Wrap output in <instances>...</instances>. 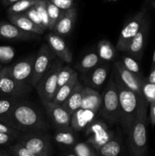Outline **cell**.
<instances>
[{
	"label": "cell",
	"mask_w": 155,
	"mask_h": 156,
	"mask_svg": "<svg viewBox=\"0 0 155 156\" xmlns=\"http://www.w3.org/2000/svg\"><path fill=\"white\" fill-rule=\"evenodd\" d=\"M0 133H4L9 134V135H12L14 136L17 137V138H19L21 136V135L22 134V133L19 132L17 129H14L12 126H9V125L5 124V123H2V122L0 121Z\"/></svg>",
	"instance_id": "obj_41"
},
{
	"label": "cell",
	"mask_w": 155,
	"mask_h": 156,
	"mask_svg": "<svg viewBox=\"0 0 155 156\" xmlns=\"http://www.w3.org/2000/svg\"><path fill=\"white\" fill-rule=\"evenodd\" d=\"M114 76L119 99V123L122 130L127 135L135 122L140 103L144 97L140 96L126 87L120 80L119 76L115 70H114Z\"/></svg>",
	"instance_id": "obj_2"
},
{
	"label": "cell",
	"mask_w": 155,
	"mask_h": 156,
	"mask_svg": "<svg viewBox=\"0 0 155 156\" xmlns=\"http://www.w3.org/2000/svg\"><path fill=\"white\" fill-rule=\"evenodd\" d=\"M114 68L118 73L120 80L126 87L139 94L140 96H143L141 93V84L144 78L140 77L129 71L122 65L121 60H117L114 62Z\"/></svg>",
	"instance_id": "obj_14"
},
{
	"label": "cell",
	"mask_w": 155,
	"mask_h": 156,
	"mask_svg": "<svg viewBox=\"0 0 155 156\" xmlns=\"http://www.w3.org/2000/svg\"><path fill=\"white\" fill-rule=\"evenodd\" d=\"M8 152L12 156H38L18 142L10 145L8 147Z\"/></svg>",
	"instance_id": "obj_35"
},
{
	"label": "cell",
	"mask_w": 155,
	"mask_h": 156,
	"mask_svg": "<svg viewBox=\"0 0 155 156\" xmlns=\"http://www.w3.org/2000/svg\"><path fill=\"white\" fill-rule=\"evenodd\" d=\"M34 60L35 56H30L9 66L13 77L21 83L31 85Z\"/></svg>",
	"instance_id": "obj_13"
},
{
	"label": "cell",
	"mask_w": 155,
	"mask_h": 156,
	"mask_svg": "<svg viewBox=\"0 0 155 156\" xmlns=\"http://www.w3.org/2000/svg\"><path fill=\"white\" fill-rule=\"evenodd\" d=\"M75 133L71 126L68 127L56 129L53 139L55 142L60 146L72 148L77 143V136Z\"/></svg>",
	"instance_id": "obj_22"
},
{
	"label": "cell",
	"mask_w": 155,
	"mask_h": 156,
	"mask_svg": "<svg viewBox=\"0 0 155 156\" xmlns=\"http://www.w3.org/2000/svg\"><path fill=\"white\" fill-rule=\"evenodd\" d=\"M101 104L102 95L99 91L88 86H84L83 101L81 108L97 114L100 111Z\"/></svg>",
	"instance_id": "obj_19"
},
{
	"label": "cell",
	"mask_w": 155,
	"mask_h": 156,
	"mask_svg": "<svg viewBox=\"0 0 155 156\" xmlns=\"http://www.w3.org/2000/svg\"><path fill=\"white\" fill-rule=\"evenodd\" d=\"M147 101L143 98L135 122L127 134L129 156H147Z\"/></svg>",
	"instance_id": "obj_3"
},
{
	"label": "cell",
	"mask_w": 155,
	"mask_h": 156,
	"mask_svg": "<svg viewBox=\"0 0 155 156\" xmlns=\"http://www.w3.org/2000/svg\"><path fill=\"white\" fill-rule=\"evenodd\" d=\"M109 72V62H101L96 68L87 73L84 77L85 85L95 90L100 89L107 79Z\"/></svg>",
	"instance_id": "obj_16"
},
{
	"label": "cell",
	"mask_w": 155,
	"mask_h": 156,
	"mask_svg": "<svg viewBox=\"0 0 155 156\" xmlns=\"http://www.w3.org/2000/svg\"><path fill=\"white\" fill-rule=\"evenodd\" d=\"M155 67V49L154 51H153V57H152V63H151V69L154 68Z\"/></svg>",
	"instance_id": "obj_47"
},
{
	"label": "cell",
	"mask_w": 155,
	"mask_h": 156,
	"mask_svg": "<svg viewBox=\"0 0 155 156\" xmlns=\"http://www.w3.org/2000/svg\"><path fill=\"white\" fill-rule=\"evenodd\" d=\"M121 62L122 63V65L129 71L132 72L134 74L137 75V76H140V77H142L139 63L138 62V60H136L135 58L132 57V56L128 54L124 55L122 57Z\"/></svg>",
	"instance_id": "obj_33"
},
{
	"label": "cell",
	"mask_w": 155,
	"mask_h": 156,
	"mask_svg": "<svg viewBox=\"0 0 155 156\" xmlns=\"http://www.w3.org/2000/svg\"><path fill=\"white\" fill-rule=\"evenodd\" d=\"M149 26H150V21H149L148 16H147L140 30L132 40L127 50L125 52L126 54L135 58L138 61L142 59L143 53L148 34Z\"/></svg>",
	"instance_id": "obj_11"
},
{
	"label": "cell",
	"mask_w": 155,
	"mask_h": 156,
	"mask_svg": "<svg viewBox=\"0 0 155 156\" xmlns=\"http://www.w3.org/2000/svg\"><path fill=\"white\" fill-rule=\"evenodd\" d=\"M114 136H115L114 131L109 129L108 130L105 131L104 133H102L89 136L86 142L89 143L90 145H91L96 149V151H97L102 146H104L106 143H108Z\"/></svg>",
	"instance_id": "obj_27"
},
{
	"label": "cell",
	"mask_w": 155,
	"mask_h": 156,
	"mask_svg": "<svg viewBox=\"0 0 155 156\" xmlns=\"http://www.w3.org/2000/svg\"><path fill=\"white\" fill-rule=\"evenodd\" d=\"M107 1H109V2H115V1H117V0H107Z\"/></svg>",
	"instance_id": "obj_51"
},
{
	"label": "cell",
	"mask_w": 155,
	"mask_h": 156,
	"mask_svg": "<svg viewBox=\"0 0 155 156\" xmlns=\"http://www.w3.org/2000/svg\"><path fill=\"white\" fill-rule=\"evenodd\" d=\"M63 63V61L59 58H56L52 66L46 72L36 84L35 88L41 101H53L58 89V75Z\"/></svg>",
	"instance_id": "obj_5"
},
{
	"label": "cell",
	"mask_w": 155,
	"mask_h": 156,
	"mask_svg": "<svg viewBox=\"0 0 155 156\" xmlns=\"http://www.w3.org/2000/svg\"><path fill=\"white\" fill-rule=\"evenodd\" d=\"M34 7L36 8V11L39 14L43 27L45 30H49V17L48 13H47L46 0H39L34 5Z\"/></svg>",
	"instance_id": "obj_36"
},
{
	"label": "cell",
	"mask_w": 155,
	"mask_h": 156,
	"mask_svg": "<svg viewBox=\"0 0 155 156\" xmlns=\"http://www.w3.org/2000/svg\"><path fill=\"white\" fill-rule=\"evenodd\" d=\"M15 50L11 46H0V63L8 64L14 59Z\"/></svg>",
	"instance_id": "obj_38"
},
{
	"label": "cell",
	"mask_w": 155,
	"mask_h": 156,
	"mask_svg": "<svg viewBox=\"0 0 155 156\" xmlns=\"http://www.w3.org/2000/svg\"><path fill=\"white\" fill-rule=\"evenodd\" d=\"M150 105V123L155 125V102L149 104Z\"/></svg>",
	"instance_id": "obj_43"
},
{
	"label": "cell",
	"mask_w": 155,
	"mask_h": 156,
	"mask_svg": "<svg viewBox=\"0 0 155 156\" xmlns=\"http://www.w3.org/2000/svg\"><path fill=\"white\" fill-rule=\"evenodd\" d=\"M8 18L11 23L25 31L42 35L46 30L42 27L33 23L24 13L8 15Z\"/></svg>",
	"instance_id": "obj_18"
},
{
	"label": "cell",
	"mask_w": 155,
	"mask_h": 156,
	"mask_svg": "<svg viewBox=\"0 0 155 156\" xmlns=\"http://www.w3.org/2000/svg\"><path fill=\"white\" fill-rule=\"evenodd\" d=\"M46 2L47 13L49 17V30H52L59 18L63 15L65 11L59 9L50 0H46Z\"/></svg>",
	"instance_id": "obj_28"
},
{
	"label": "cell",
	"mask_w": 155,
	"mask_h": 156,
	"mask_svg": "<svg viewBox=\"0 0 155 156\" xmlns=\"http://www.w3.org/2000/svg\"><path fill=\"white\" fill-rule=\"evenodd\" d=\"M1 122L22 133L44 131L49 125L42 113L33 104L21 98L10 113Z\"/></svg>",
	"instance_id": "obj_1"
},
{
	"label": "cell",
	"mask_w": 155,
	"mask_h": 156,
	"mask_svg": "<svg viewBox=\"0 0 155 156\" xmlns=\"http://www.w3.org/2000/svg\"><path fill=\"white\" fill-rule=\"evenodd\" d=\"M141 93L148 104L155 102V84L150 83L144 78L141 84Z\"/></svg>",
	"instance_id": "obj_34"
},
{
	"label": "cell",
	"mask_w": 155,
	"mask_h": 156,
	"mask_svg": "<svg viewBox=\"0 0 155 156\" xmlns=\"http://www.w3.org/2000/svg\"><path fill=\"white\" fill-rule=\"evenodd\" d=\"M39 0H19L9 7L8 15L24 13L27 10L34 6Z\"/></svg>",
	"instance_id": "obj_29"
},
{
	"label": "cell",
	"mask_w": 155,
	"mask_h": 156,
	"mask_svg": "<svg viewBox=\"0 0 155 156\" xmlns=\"http://www.w3.org/2000/svg\"><path fill=\"white\" fill-rule=\"evenodd\" d=\"M18 138L12 135L4 133H0V146H7L11 145L15 141H17Z\"/></svg>",
	"instance_id": "obj_42"
},
{
	"label": "cell",
	"mask_w": 155,
	"mask_h": 156,
	"mask_svg": "<svg viewBox=\"0 0 155 156\" xmlns=\"http://www.w3.org/2000/svg\"><path fill=\"white\" fill-rule=\"evenodd\" d=\"M147 16V9L143 8L126 22L122 29L115 45L117 51L126 52L129 44L140 30Z\"/></svg>",
	"instance_id": "obj_8"
},
{
	"label": "cell",
	"mask_w": 155,
	"mask_h": 156,
	"mask_svg": "<svg viewBox=\"0 0 155 156\" xmlns=\"http://www.w3.org/2000/svg\"><path fill=\"white\" fill-rule=\"evenodd\" d=\"M146 80L147 81L150 83H153L155 84V67L154 68H152L150 69V74L148 75L147 78H145Z\"/></svg>",
	"instance_id": "obj_44"
},
{
	"label": "cell",
	"mask_w": 155,
	"mask_h": 156,
	"mask_svg": "<svg viewBox=\"0 0 155 156\" xmlns=\"http://www.w3.org/2000/svg\"><path fill=\"white\" fill-rule=\"evenodd\" d=\"M84 92V85L79 82L73 90L71 94L68 96V98L62 105L70 114H72L74 111L81 107Z\"/></svg>",
	"instance_id": "obj_21"
},
{
	"label": "cell",
	"mask_w": 155,
	"mask_h": 156,
	"mask_svg": "<svg viewBox=\"0 0 155 156\" xmlns=\"http://www.w3.org/2000/svg\"><path fill=\"white\" fill-rule=\"evenodd\" d=\"M31 85L18 82L11 73L9 66H3L0 72V96L24 98L31 91Z\"/></svg>",
	"instance_id": "obj_7"
},
{
	"label": "cell",
	"mask_w": 155,
	"mask_h": 156,
	"mask_svg": "<svg viewBox=\"0 0 155 156\" xmlns=\"http://www.w3.org/2000/svg\"><path fill=\"white\" fill-rule=\"evenodd\" d=\"M97 53L101 62H109L115 59L117 55V50L110 41L101 40L97 44Z\"/></svg>",
	"instance_id": "obj_24"
},
{
	"label": "cell",
	"mask_w": 155,
	"mask_h": 156,
	"mask_svg": "<svg viewBox=\"0 0 155 156\" xmlns=\"http://www.w3.org/2000/svg\"><path fill=\"white\" fill-rule=\"evenodd\" d=\"M75 70L73 69L70 66H62L60 71H59V75H58L57 88H59L61 86L65 85V84L71 79V76L74 75V73H75Z\"/></svg>",
	"instance_id": "obj_37"
},
{
	"label": "cell",
	"mask_w": 155,
	"mask_h": 156,
	"mask_svg": "<svg viewBox=\"0 0 155 156\" xmlns=\"http://www.w3.org/2000/svg\"><path fill=\"white\" fill-rule=\"evenodd\" d=\"M109 129V126L106 121L102 120H93L88 123L85 129V135L89 136L91 135L100 134Z\"/></svg>",
	"instance_id": "obj_30"
},
{
	"label": "cell",
	"mask_w": 155,
	"mask_h": 156,
	"mask_svg": "<svg viewBox=\"0 0 155 156\" xmlns=\"http://www.w3.org/2000/svg\"><path fill=\"white\" fill-rule=\"evenodd\" d=\"M79 83L78 81V72H75L74 73L71 79L62 86L58 88L57 91H56L55 97L53 98V102L57 105H62L64 102L65 101L68 96L71 94L73 90L76 87V85Z\"/></svg>",
	"instance_id": "obj_23"
},
{
	"label": "cell",
	"mask_w": 155,
	"mask_h": 156,
	"mask_svg": "<svg viewBox=\"0 0 155 156\" xmlns=\"http://www.w3.org/2000/svg\"><path fill=\"white\" fill-rule=\"evenodd\" d=\"M24 14H25V15H27L33 23H35L36 24H37V25L43 27L42 22H41V19L40 18V15L34 6H33V7H31L30 9H29L28 10L26 11V12H24Z\"/></svg>",
	"instance_id": "obj_40"
},
{
	"label": "cell",
	"mask_w": 155,
	"mask_h": 156,
	"mask_svg": "<svg viewBox=\"0 0 155 156\" xmlns=\"http://www.w3.org/2000/svg\"><path fill=\"white\" fill-rule=\"evenodd\" d=\"M2 68H3V66H2V64H1V63H0V72H1V70L2 69Z\"/></svg>",
	"instance_id": "obj_50"
},
{
	"label": "cell",
	"mask_w": 155,
	"mask_h": 156,
	"mask_svg": "<svg viewBox=\"0 0 155 156\" xmlns=\"http://www.w3.org/2000/svg\"><path fill=\"white\" fill-rule=\"evenodd\" d=\"M101 62L98 54L96 52H91L81 59L75 67L80 73L87 74L97 66Z\"/></svg>",
	"instance_id": "obj_25"
},
{
	"label": "cell",
	"mask_w": 155,
	"mask_h": 156,
	"mask_svg": "<svg viewBox=\"0 0 155 156\" xmlns=\"http://www.w3.org/2000/svg\"><path fill=\"white\" fill-rule=\"evenodd\" d=\"M76 17H77V9L75 7L65 11L63 15L59 18L51 31L62 37L67 36L71 33L74 27Z\"/></svg>",
	"instance_id": "obj_17"
},
{
	"label": "cell",
	"mask_w": 155,
	"mask_h": 156,
	"mask_svg": "<svg viewBox=\"0 0 155 156\" xmlns=\"http://www.w3.org/2000/svg\"><path fill=\"white\" fill-rule=\"evenodd\" d=\"M46 41L52 51L61 60L66 63H70L72 61V53L64 41L62 37L52 31L46 35Z\"/></svg>",
	"instance_id": "obj_15"
},
{
	"label": "cell",
	"mask_w": 155,
	"mask_h": 156,
	"mask_svg": "<svg viewBox=\"0 0 155 156\" xmlns=\"http://www.w3.org/2000/svg\"><path fill=\"white\" fill-rule=\"evenodd\" d=\"M100 114L103 120L110 125L119 123L120 107L118 89L115 83L114 70L102 94V104Z\"/></svg>",
	"instance_id": "obj_4"
},
{
	"label": "cell",
	"mask_w": 155,
	"mask_h": 156,
	"mask_svg": "<svg viewBox=\"0 0 155 156\" xmlns=\"http://www.w3.org/2000/svg\"><path fill=\"white\" fill-rule=\"evenodd\" d=\"M0 39L12 41H28L40 39V35L21 30L10 21H0Z\"/></svg>",
	"instance_id": "obj_12"
},
{
	"label": "cell",
	"mask_w": 155,
	"mask_h": 156,
	"mask_svg": "<svg viewBox=\"0 0 155 156\" xmlns=\"http://www.w3.org/2000/svg\"><path fill=\"white\" fill-rule=\"evenodd\" d=\"M72 152L78 156H97L96 149L87 142H77L72 147Z\"/></svg>",
	"instance_id": "obj_31"
},
{
	"label": "cell",
	"mask_w": 155,
	"mask_h": 156,
	"mask_svg": "<svg viewBox=\"0 0 155 156\" xmlns=\"http://www.w3.org/2000/svg\"><path fill=\"white\" fill-rule=\"evenodd\" d=\"M55 5L62 10L66 11L75 7V0H50Z\"/></svg>",
	"instance_id": "obj_39"
},
{
	"label": "cell",
	"mask_w": 155,
	"mask_h": 156,
	"mask_svg": "<svg viewBox=\"0 0 155 156\" xmlns=\"http://www.w3.org/2000/svg\"><path fill=\"white\" fill-rule=\"evenodd\" d=\"M63 156H78V155H76L73 152H68V153H65Z\"/></svg>",
	"instance_id": "obj_48"
},
{
	"label": "cell",
	"mask_w": 155,
	"mask_h": 156,
	"mask_svg": "<svg viewBox=\"0 0 155 156\" xmlns=\"http://www.w3.org/2000/svg\"><path fill=\"white\" fill-rule=\"evenodd\" d=\"M97 156H125V148L119 134L113 137L97 151Z\"/></svg>",
	"instance_id": "obj_20"
},
{
	"label": "cell",
	"mask_w": 155,
	"mask_h": 156,
	"mask_svg": "<svg viewBox=\"0 0 155 156\" xmlns=\"http://www.w3.org/2000/svg\"><path fill=\"white\" fill-rule=\"evenodd\" d=\"M18 1L19 0H2V3L5 6H10Z\"/></svg>",
	"instance_id": "obj_45"
},
{
	"label": "cell",
	"mask_w": 155,
	"mask_h": 156,
	"mask_svg": "<svg viewBox=\"0 0 155 156\" xmlns=\"http://www.w3.org/2000/svg\"><path fill=\"white\" fill-rule=\"evenodd\" d=\"M89 112L90 111L79 108L71 114L70 126L75 132H78V131L82 130L84 128H86L88 123L92 121L93 120L91 116L88 114Z\"/></svg>",
	"instance_id": "obj_26"
},
{
	"label": "cell",
	"mask_w": 155,
	"mask_h": 156,
	"mask_svg": "<svg viewBox=\"0 0 155 156\" xmlns=\"http://www.w3.org/2000/svg\"><path fill=\"white\" fill-rule=\"evenodd\" d=\"M150 5H151L152 7L155 9V0H151V2H150Z\"/></svg>",
	"instance_id": "obj_49"
},
{
	"label": "cell",
	"mask_w": 155,
	"mask_h": 156,
	"mask_svg": "<svg viewBox=\"0 0 155 156\" xmlns=\"http://www.w3.org/2000/svg\"><path fill=\"white\" fill-rule=\"evenodd\" d=\"M17 142L38 156H51L53 154L51 138L44 131L22 133Z\"/></svg>",
	"instance_id": "obj_6"
},
{
	"label": "cell",
	"mask_w": 155,
	"mask_h": 156,
	"mask_svg": "<svg viewBox=\"0 0 155 156\" xmlns=\"http://www.w3.org/2000/svg\"><path fill=\"white\" fill-rule=\"evenodd\" d=\"M41 102L56 129L70 126L71 114L62 105L47 101H41Z\"/></svg>",
	"instance_id": "obj_10"
},
{
	"label": "cell",
	"mask_w": 155,
	"mask_h": 156,
	"mask_svg": "<svg viewBox=\"0 0 155 156\" xmlns=\"http://www.w3.org/2000/svg\"><path fill=\"white\" fill-rule=\"evenodd\" d=\"M57 58L56 55L52 51L51 49L47 44H42L38 50L37 53L35 55L34 65H33V76L31 79L32 87H36V84L52 66L54 61Z\"/></svg>",
	"instance_id": "obj_9"
},
{
	"label": "cell",
	"mask_w": 155,
	"mask_h": 156,
	"mask_svg": "<svg viewBox=\"0 0 155 156\" xmlns=\"http://www.w3.org/2000/svg\"><path fill=\"white\" fill-rule=\"evenodd\" d=\"M0 156H12L9 152L4 150H0Z\"/></svg>",
	"instance_id": "obj_46"
},
{
	"label": "cell",
	"mask_w": 155,
	"mask_h": 156,
	"mask_svg": "<svg viewBox=\"0 0 155 156\" xmlns=\"http://www.w3.org/2000/svg\"><path fill=\"white\" fill-rule=\"evenodd\" d=\"M21 98H12L0 96V121L12 111Z\"/></svg>",
	"instance_id": "obj_32"
}]
</instances>
